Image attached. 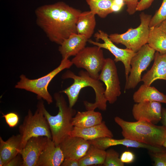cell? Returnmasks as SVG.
Masks as SVG:
<instances>
[{"mask_svg":"<svg viewBox=\"0 0 166 166\" xmlns=\"http://www.w3.org/2000/svg\"><path fill=\"white\" fill-rule=\"evenodd\" d=\"M81 11L63 2L45 5L35 10L36 22L51 42L59 45L73 33Z\"/></svg>","mask_w":166,"mask_h":166,"instance_id":"1","label":"cell"},{"mask_svg":"<svg viewBox=\"0 0 166 166\" xmlns=\"http://www.w3.org/2000/svg\"><path fill=\"white\" fill-rule=\"evenodd\" d=\"M62 78L72 79L73 84L66 89L61 91L67 96L69 106L73 108L78 99L79 93L81 89L86 87H90L93 89L95 93V102L84 101V104L87 110H94L96 108L105 111L107 108V101L104 96L105 90L103 84L100 81L92 77L86 71L80 70L78 75H77L72 71L68 70L62 76Z\"/></svg>","mask_w":166,"mask_h":166,"instance_id":"2","label":"cell"},{"mask_svg":"<svg viewBox=\"0 0 166 166\" xmlns=\"http://www.w3.org/2000/svg\"><path fill=\"white\" fill-rule=\"evenodd\" d=\"M114 119L121 128L124 138L152 146H163L166 138V128L163 125H157L143 121H128L118 117Z\"/></svg>","mask_w":166,"mask_h":166,"instance_id":"3","label":"cell"},{"mask_svg":"<svg viewBox=\"0 0 166 166\" xmlns=\"http://www.w3.org/2000/svg\"><path fill=\"white\" fill-rule=\"evenodd\" d=\"M54 98L56 106L59 109L57 114L55 116L52 115L47 111L42 100L39 102L48 123L52 140L58 146L70 135L73 129V119L76 112L73 108L68 105L64 97L60 93H55Z\"/></svg>","mask_w":166,"mask_h":166,"instance_id":"4","label":"cell"},{"mask_svg":"<svg viewBox=\"0 0 166 166\" xmlns=\"http://www.w3.org/2000/svg\"><path fill=\"white\" fill-rule=\"evenodd\" d=\"M152 17L151 15L142 12L140 15V23L138 27L129 28L122 34H111L109 35V38L113 43L123 45L126 48L136 53L148 43L149 24Z\"/></svg>","mask_w":166,"mask_h":166,"instance_id":"5","label":"cell"},{"mask_svg":"<svg viewBox=\"0 0 166 166\" xmlns=\"http://www.w3.org/2000/svg\"><path fill=\"white\" fill-rule=\"evenodd\" d=\"M73 65L68 58L62 59L60 65L47 75L39 78L30 79L24 75L20 77V81L15 86L16 88L24 89L37 95L38 99H43L48 104L53 102L52 97L48 91L49 84L57 74L63 70L70 68Z\"/></svg>","mask_w":166,"mask_h":166,"instance_id":"6","label":"cell"},{"mask_svg":"<svg viewBox=\"0 0 166 166\" xmlns=\"http://www.w3.org/2000/svg\"><path fill=\"white\" fill-rule=\"evenodd\" d=\"M18 131L21 136V150L28 140L32 137L45 136L52 139L48 123L44 115L39 102L37 109L34 114L30 110H28L22 123L19 126Z\"/></svg>","mask_w":166,"mask_h":166,"instance_id":"7","label":"cell"},{"mask_svg":"<svg viewBox=\"0 0 166 166\" xmlns=\"http://www.w3.org/2000/svg\"><path fill=\"white\" fill-rule=\"evenodd\" d=\"M105 59L101 48L95 45L85 47L71 61L77 67L85 69L92 77L98 79Z\"/></svg>","mask_w":166,"mask_h":166,"instance_id":"8","label":"cell"},{"mask_svg":"<svg viewBox=\"0 0 166 166\" xmlns=\"http://www.w3.org/2000/svg\"><path fill=\"white\" fill-rule=\"evenodd\" d=\"M155 51L147 43L143 45L132 58L131 69L124 88L126 89L135 88L141 81V74L154 59Z\"/></svg>","mask_w":166,"mask_h":166,"instance_id":"9","label":"cell"},{"mask_svg":"<svg viewBox=\"0 0 166 166\" xmlns=\"http://www.w3.org/2000/svg\"><path fill=\"white\" fill-rule=\"evenodd\" d=\"M98 79L103 82L106 86L104 96L107 101L110 104H113L121 94L117 69L114 60L110 58L105 59Z\"/></svg>","mask_w":166,"mask_h":166,"instance_id":"10","label":"cell"},{"mask_svg":"<svg viewBox=\"0 0 166 166\" xmlns=\"http://www.w3.org/2000/svg\"><path fill=\"white\" fill-rule=\"evenodd\" d=\"M94 37L97 40H102L104 43H99L91 40H88V42L94 45L109 51L115 57L114 60L115 62H121L124 67L126 79H127L131 69L130 61L136 53L127 48L123 49L118 47L109 39V35L101 30L95 34Z\"/></svg>","mask_w":166,"mask_h":166,"instance_id":"11","label":"cell"},{"mask_svg":"<svg viewBox=\"0 0 166 166\" xmlns=\"http://www.w3.org/2000/svg\"><path fill=\"white\" fill-rule=\"evenodd\" d=\"M161 103L146 101L136 103L133 106L132 113L136 121H145L156 124L162 118Z\"/></svg>","mask_w":166,"mask_h":166,"instance_id":"12","label":"cell"},{"mask_svg":"<svg viewBox=\"0 0 166 166\" xmlns=\"http://www.w3.org/2000/svg\"><path fill=\"white\" fill-rule=\"evenodd\" d=\"M48 138L45 136L33 137L29 139L20 153L23 160V166H37L40 155Z\"/></svg>","mask_w":166,"mask_h":166,"instance_id":"13","label":"cell"},{"mask_svg":"<svg viewBox=\"0 0 166 166\" xmlns=\"http://www.w3.org/2000/svg\"><path fill=\"white\" fill-rule=\"evenodd\" d=\"M91 144L88 140L69 135L59 145L65 158L79 160L86 153Z\"/></svg>","mask_w":166,"mask_h":166,"instance_id":"14","label":"cell"},{"mask_svg":"<svg viewBox=\"0 0 166 166\" xmlns=\"http://www.w3.org/2000/svg\"><path fill=\"white\" fill-rule=\"evenodd\" d=\"M89 141L91 144L105 150L110 147L118 145H122L127 147L145 148L152 153L164 152L166 150L162 147L152 146L124 138L121 139H116L111 137H104Z\"/></svg>","mask_w":166,"mask_h":166,"instance_id":"15","label":"cell"},{"mask_svg":"<svg viewBox=\"0 0 166 166\" xmlns=\"http://www.w3.org/2000/svg\"><path fill=\"white\" fill-rule=\"evenodd\" d=\"M65 159L60 146H56L52 139L48 138L37 166H61Z\"/></svg>","mask_w":166,"mask_h":166,"instance_id":"16","label":"cell"},{"mask_svg":"<svg viewBox=\"0 0 166 166\" xmlns=\"http://www.w3.org/2000/svg\"><path fill=\"white\" fill-rule=\"evenodd\" d=\"M88 39L84 35L73 33L60 45L58 50L62 59L75 56L84 49Z\"/></svg>","mask_w":166,"mask_h":166,"instance_id":"17","label":"cell"},{"mask_svg":"<svg viewBox=\"0 0 166 166\" xmlns=\"http://www.w3.org/2000/svg\"><path fill=\"white\" fill-rule=\"evenodd\" d=\"M154 61L151 69L141 78L144 84L150 86L158 79L166 81V53L156 51L155 54Z\"/></svg>","mask_w":166,"mask_h":166,"instance_id":"18","label":"cell"},{"mask_svg":"<svg viewBox=\"0 0 166 166\" xmlns=\"http://www.w3.org/2000/svg\"><path fill=\"white\" fill-rule=\"evenodd\" d=\"M78 136L87 140H91L104 137L113 138V135L105 121L93 126L80 128L74 126L70 135Z\"/></svg>","mask_w":166,"mask_h":166,"instance_id":"19","label":"cell"},{"mask_svg":"<svg viewBox=\"0 0 166 166\" xmlns=\"http://www.w3.org/2000/svg\"><path fill=\"white\" fill-rule=\"evenodd\" d=\"M21 142V136L19 134L12 135L6 141L0 137V156L4 165L20 153Z\"/></svg>","mask_w":166,"mask_h":166,"instance_id":"20","label":"cell"},{"mask_svg":"<svg viewBox=\"0 0 166 166\" xmlns=\"http://www.w3.org/2000/svg\"><path fill=\"white\" fill-rule=\"evenodd\" d=\"M136 103L146 101H156L166 104V95L153 86L142 85L133 94Z\"/></svg>","mask_w":166,"mask_h":166,"instance_id":"21","label":"cell"},{"mask_svg":"<svg viewBox=\"0 0 166 166\" xmlns=\"http://www.w3.org/2000/svg\"><path fill=\"white\" fill-rule=\"evenodd\" d=\"M103 121L101 113L94 110H88L76 113L73 118V124L75 127L85 128L99 124Z\"/></svg>","mask_w":166,"mask_h":166,"instance_id":"22","label":"cell"},{"mask_svg":"<svg viewBox=\"0 0 166 166\" xmlns=\"http://www.w3.org/2000/svg\"><path fill=\"white\" fill-rule=\"evenodd\" d=\"M95 15L90 10L81 12L77 22V33L84 35L88 40L92 36L96 26Z\"/></svg>","mask_w":166,"mask_h":166,"instance_id":"23","label":"cell"},{"mask_svg":"<svg viewBox=\"0 0 166 166\" xmlns=\"http://www.w3.org/2000/svg\"><path fill=\"white\" fill-rule=\"evenodd\" d=\"M148 44L155 51L166 53V33L157 26L150 28Z\"/></svg>","mask_w":166,"mask_h":166,"instance_id":"24","label":"cell"},{"mask_svg":"<svg viewBox=\"0 0 166 166\" xmlns=\"http://www.w3.org/2000/svg\"><path fill=\"white\" fill-rule=\"evenodd\" d=\"M106 151L91 144L85 154L79 160V166L103 165Z\"/></svg>","mask_w":166,"mask_h":166,"instance_id":"25","label":"cell"},{"mask_svg":"<svg viewBox=\"0 0 166 166\" xmlns=\"http://www.w3.org/2000/svg\"><path fill=\"white\" fill-rule=\"evenodd\" d=\"M114 0H85L90 11L101 18L113 12L112 7Z\"/></svg>","mask_w":166,"mask_h":166,"instance_id":"26","label":"cell"},{"mask_svg":"<svg viewBox=\"0 0 166 166\" xmlns=\"http://www.w3.org/2000/svg\"><path fill=\"white\" fill-rule=\"evenodd\" d=\"M119 153L112 148L106 151V156L103 164L104 166H124V163L119 157Z\"/></svg>","mask_w":166,"mask_h":166,"instance_id":"27","label":"cell"},{"mask_svg":"<svg viewBox=\"0 0 166 166\" xmlns=\"http://www.w3.org/2000/svg\"><path fill=\"white\" fill-rule=\"evenodd\" d=\"M166 19V0H163L160 6L150 20L149 27L157 26Z\"/></svg>","mask_w":166,"mask_h":166,"instance_id":"28","label":"cell"},{"mask_svg":"<svg viewBox=\"0 0 166 166\" xmlns=\"http://www.w3.org/2000/svg\"><path fill=\"white\" fill-rule=\"evenodd\" d=\"M2 117L5 118L6 124L10 128H14L18 124L19 117L18 114L15 113L10 112L6 114L2 113Z\"/></svg>","mask_w":166,"mask_h":166,"instance_id":"29","label":"cell"},{"mask_svg":"<svg viewBox=\"0 0 166 166\" xmlns=\"http://www.w3.org/2000/svg\"><path fill=\"white\" fill-rule=\"evenodd\" d=\"M155 166H166V151L152 153Z\"/></svg>","mask_w":166,"mask_h":166,"instance_id":"30","label":"cell"},{"mask_svg":"<svg viewBox=\"0 0 166 166\" xmlns=\"http://www.w3.org/2000/svg\"><path fill=\"white\" fill-rule=\"evenodd\" d=\"M139 0H124V4L127 6V12L129 15L134 14L136 11Z\"/></svg>","mask_w":166,"mask_h":166,"instance_id":"31","label":"cell"},{"mask_svg":"<svg viewBox=\"0 0 166 166\" xmlns=\"http://www.w3.org/2000/svg\"><path fill=\"white\" fill-rule=\"evenodd\" d=\"M23 164L22 157L19 153L6 163L4 166H23Z\"/></svg>","mask_w":166,"mask_h":166,"instance_id":"32","label":"cell"},{"mask_svg":"<svg viewBox=\"0 0 166 166\" xmlns=\"http://www.w3.org/2000/svg\"><path fill=\"white\" fill-rule=\"evenodd\" d=\"M120 159L124 163H130L133 162L135 160L134 154L130 151H125L122 153Z\"/></svg>","mask_w":166,"mask_h":166,"instance_id":"33","label":"cell"},{"mask_svg":"<svg viewBox=\"0 0 166 166\" xmlns=\"http://www.w3.org/2000/svg\"><path fill=\"white\" fill-rule=\"evenodd\" d=\"M154 0H140L138 3L136 11H142L148 8L150 6Z\"/></svg>","mask_w":166,"mask_h":166,"instance_id":"34","label":"cell"},{"mask_svg":"<svg viewBox=\"0 0 166 166\" xmlns=\"http://www.w3.org/2000/svg\"><path fill=\"white\" fill-rule=\"evenodd\" d=\"M124 4V0H114L112 7L113 12L120 11Z\"/></svg>","mask_w":166,"mask_h":166,"instance_id":"35","label":"cell"},{"mask_svg":"<svg viewBox=\"0 0 166 166\" xmlns=\"http://www.w3.org/2000/svg\"><path fill=\"white\" fill-rule=\"evenodd\" d=\"M62 166H79V161L78 160L65 158L61 164Z\"/></svg>","mask_w":166,"mask_h":166,"instance_id":"36","label":"cell"},{"mask_svg":"<svg viewBox=\"0 0 166 166\" xmlns=\"http://www.w3.org/2000/svg\"><path fill=\"white\" fill-rule=\"evenodd\" d=\"M163 125L166 128V108H162V118L161 120Z\"/></svg>","mask_w":166,"mask_h":166,"instance_id":"37","label":"cell"},{"mask_svg":"<svg viewBox=\"0 0 166 166\" xmlns=\"http://www.w3.org/2000/svg\"><path fill=\"white\" fill-rule=\"evenodd\" d=\"M157 26L160 29L166 33V19L161 22Z\"/></svg>","mask_w":166,"mask_h":166,"instance_id":"38","label":"cell"},{"mask_svg":"<svg viewBox=\"0 0 166 166\" xmlns=\"http://www.w3.org/2000/svg\"><path fill=\"white\" fill-rule=\"evenodd\" d=\"M4 161L1 156H0V166H4Z\"/></svg>","mask_w":166,"mask_h":166,"instance_id":"39","label":"cell"},{"mask_svg":"<svg viewBox=\"0 0 166 166\" xmlns=\"http://www.w3.org/2000/svg\"><path fill=\"white\" fill-rule=\"evenodd\" d=\"M162 146L166 148V138L163 143Z\"/></svg>","mask_w":166,"mask_h":166,"instance_id":"40","label":"cell"}]
</instances>
